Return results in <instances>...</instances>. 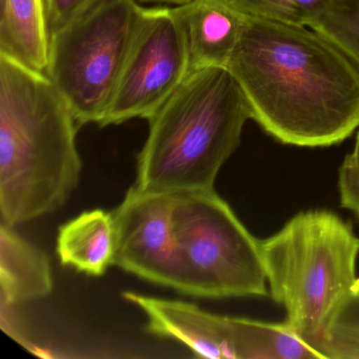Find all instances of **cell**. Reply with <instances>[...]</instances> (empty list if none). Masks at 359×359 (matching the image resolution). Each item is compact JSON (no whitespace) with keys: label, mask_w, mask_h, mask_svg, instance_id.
<instances>
[{"label":"cell","mask_w":359,"mask_h":359,"mask_svg":"<svg viewBox=\"0 0 359 359\" xmlns=\"http://www.w3.org/2000/svg\"><path fill=\"white\" fill-rule=\"evenodd\" d=\"M20 306L0 304V327L8 336L24 346L29 352L39 356H45L43 348L35 344L30 332L26 327L24 318L18 311Z\"/></svg>","instance_id":"obj_17"},{"label":"cell","mask_w":359,"mask_h":359,"mask_svg":"<svg viewBox=\"0 0 359 359\" xmlns=\"http://www.w3.org/2000/svg\"><path fill=\"white\" fill-rule=\"evenodd\" d=\"M250 118L245 95L228 68L191 71L148 119L134 186L169 194L214 189Z\"/></svg>","instance_id":"obj_3"},{"label":"cell","mask_w":359,"mask_h":359,"mask_svg":"<svg viewBox=\"0 0 359 359\" xmlns=\"http://www.w3.org/2000/svg\"><path fill=\"white\" fill-rule=\"evenodd\" d=\"M310 29L333 43L359 69V0H333Z\"/></svg>","instance_id":"obj_16"},{"label":"cell","mask_w":359,"mask_h":359,"mask_svg":"<svg viewBox=\"0 0 359 359\" xmlns=\"http://www.w3.org/2000/svg\"><path fill=\"white\" fill-rule=\"evenodd\" d=\"M147 317L146 330L180 342L196 357L236 359V317L203 310L191 302L123 292Z\"/></svg>","instance_id":"obj_9"},{"label":"cell","mask_w":359,"mask_h":359,"mask_svg":"<svg viewBox=\"0 0 359 359\" xmlns=\"http://www.w3.org/2000/svg\"><path fill=\"white\" fill-rule=\"evenodd\" d=\"M175 194L135 186L111 213L115 228L113 266L154 285L176 290L178 250L174 231Z\"/></svg>","instance_id":"obj_8"},{"label":"cell","mask_w":359,"mask_h":359,"mask_svg":"<svg viewBox=\"0 0 359 359\" xmlns=\"http://www.w3.org/2000/svg\"><path fill=\"white\" fill-rule=\"evenodd\" d=\"M137 0H98L51 34L46 74L79 127L102 125L112 104L142 20Z\"/></svg>","instance_id":"obj_6"},{"label":"cell","mask_w":359,"mask_h":359,"mask_svg":"<svg viewBox=\"0 0 359 359\" xmlns=\"http://www.w3.org/2000/svg\"><path fill=\"white\" fill-rule=\"evenodd\" d=\"M56 254L62 266L100 277L114 264L115 228L112 213L83 212L58 229Z\"/></svg>","instance_id":"obj_13"},{"label":"cell","mask_w":359,"mask_h":359,"mask_svg":"<svg viewBox=\"0 0 359 359\" xmlns=\"http://www.w3.org/2000/svg\"><path fill=\"white\" fill-rule=\"evenodd\" d=\"M260 251L270 295L287 312L283 321L316 350L334 309L359 287V237L334 212L308 210L260 241Z\"/></svg>","instance_id":"obj_4"},{"label":"cell","mask_w":359,"mask_h":359,"mask_svg":"<svg viewBox=\"0 0 359 359\" xmlns=\"http://www.w3.org/2000/svg\"><path fill=\"white\" fill-rule=\"evenodd\" d=\"M340 203L359 219V168L346 155L338 172Z\"/></svg>","instance_id":"obj_18"},{"label":"cell","mask_w":359,"mask_h":359,"mask_svg":"<svg viewBox=\"0 0 359 359\" xmlns=\"http://www.w3.org/2000/svg\"><path fill=\"white\" fill-rule=\"evenodd\" d=\"M79 123L46 73L0 55V216L10 226L53 213L81 180Z\"/></svg>","instance_id":"obj_2"},{"label":"cell","mask_w":359,"mask_h":359,"mask_svg":"<svg viewBox=\"0 0 359 359\" xmlns=\"http://www.w3.org/2000/svg\"><path fill=\"white\" fill-rule=\"evenodd\" d=\"M138 3L158 4V5L167 6V7L177 8L190 5L196 0H137Z\"/></svg>","instance_id":"obj_20"},{"label":"cell","mask_w":359,"mask_h":359,"mask_svg":"<svg viewBox=\"0 0 359 359\" xmlns=\"http://www.w3.org/2000/svg\"><path fill=\"white\" fill-rule=\"evenodd\" d=\"M50 47L47 0H0V55L46 73Z\"/></svg>","instance_id":"obj_12"},{"label":"cell","mask_w":359,"mask_h":359,"mask_svg":"<svg viewBox=\"0 0 359 359\" xmlns=\"http://www.w3.org/2000/svg\"><path fill=\"white\" fill-rule=\"evenodd\" d=\"M98 0H47L50 33L57 32Z\"/></svg>","instance_id":"obj_19"},{"label":"cell","mask_w":359,"mask_h":359,"mask_svg":"<svg viewBox=\"0 0 359 359\" xmlns=\"http://www.w3.org/2000/svg\"><path fill=\"white\" fill-rule=\"evenodd\" d=\"M247 18L310 28L333 0H224Z\"/></svg>","instance_id":"obj_15"},{"label":"cell","mask_w":359,"mask_h":359,"mask_svg":"<svg viewBox=\"0 0 359 359\" xmlns=\"http://www.w3.org/2000/svg\"><path fill=\"white\" fill-rule=\"evenodd\" d=\"M191 72L184 26L172 7L144 8L110 109L100 127L148 121Z\"/></svg>","instance_id":"obj_7"},{"label":"cell","mask_w":359,"mask_h":359,"mask_svg":"<svg viewBox=\"0 0 359 359\" xmlns=\"http://www.w3.org/2000/svg\"><path fill=\"white\" fill-rule=\"evenodd\" d=\"M316 350L323 359H359V287L334 309Z\"/></svg>","instance_id":"obj_14"},{"label":"cell","mask_w":359,"mask_h":359,"mask_svg":"<svg viewBox=\"0 0 359 359\" xmlns=\"http://www.w3.org/2000/svg\"><path fill=\"white\" fill-rule=\"evenodd\" d=\"M348 156L359 168V128L358 133H357L356 136V142H355L354 150Z\"/></svg>","instance_id":"obj_21"},{"label":"cell","mask_w":359,"mask_h":359,"mask_svg":"<svg viewBox=\"0 0 359 359\" xmlns=\"http://www.w3.org/2000/svg\"><path fill=\"white\" fill-rule=\"evenodd\" d=\"M174 9L186 32L191 71L207 67L226 68L247 16L224 0H196Z\"/></svg>","instance_id":"obj_10"},{"label":"cell","mask_w":359,"mask_h":359,"mask_svg":"<svg viewBox=\"0 0 359 359\" xmlns=\"http://www.w3.org/2000/svg\"><path fill=\"white\" fill-rule=\"evenodd\" d=\"M53 291L51 264L45 251L0 222V304L20 306Z\"/></svg>","instance_id":"obj_11"},{"label":"cell","mask_w":359,"mask_h":359,"mask_svg":"<svg viewBox=\"0 0 359 359\" xmlns=\"http://www.w3.org/2000/svg\"><path fill=\"white\" fill-rule=\"evenodd\" d=\"M176 291L195 297L266 296L260 241L214 189L175 194Z\"/></svg>","instance_id":"obj_5"},{"label":"cell","mask_w":359,"mask_h":359,"mask_svg":"<svg viewBox=\"0 0 359 359\" xmlns=\"http://www.w3.org/2000/svg\"><path fill=\"white\" fill-rule=\"evenodd\" d=\"M226 68L281 144L333 146L359 128V69L312 29L247 18Z\"/></svg>","instance_id":"obj_1"}]
</instances>
